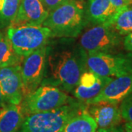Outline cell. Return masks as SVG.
Returning <instances> with one entry per match:
<instances>
[{"label": "cell", "mask_w": 132, "mask_h": 132, "mask_svg": "<svg viewBox=\"0 0 132 132\" xmlns=\"http://www.w3.org/2000/svg\"><path fill=\"white\" fill-rule=\"evenodd\" d=\"M83 0H68L51 11L42 26L50 29L52 38H76L87 24Z\"/></svg>", "instance_id": "7a4b0ae2"}, {"label": "cell", "mask_w": 132, "mask_h": 132, "mask_svg": "<svg viewBox=\"0 0 132 132\" xmlns=\"http://www.w3.org/2000/svg\"><path fill=\"white\" fill-rule=\"evenodd\" d=\"M95 132H125L124 128L121 126L109 128H98Z\"/></svg>", "instance_id": "cb8c5ba5"}, {"label": "cell", "mask_w": 132, "mask_h": 132, "mask_svg": "<svg viewBox=\"0 0 132 132\" xmlns=\"http://www.w3.org/2000/svg\"><path fill=\"white\" fill-rule=\"evenodd\" d=\"M1 34H2V32H0V35H1Z\"/></svg>", "instance_id": "4316f807"}, {"label": "cell", "mask_w": 132, "mask_h": 132, "mask_svg": "<svg viewBox=\"0 0 132 132\" xmlns=\"http://www.w3.org/2000/svg\"><path fill=\"white\" fill-rule=\"evenodd\" d=\"M24 117L21 104H7L0 109V132H19Z\"/></svg>", "instance_id": "9a60e30c"}, {"label": "cell", "mask_w": 132, "mask_h": 132, "mask_svg": "<svg viewBox=\"0 0 132 132\" xmlns=\"http://www.w3.org/2000/svg\"><path fill=\"white\" fill-rule=\"evenodd\" d=\"M6 104H7V103L5 101V98H4V96H3V94L2 93L1 88H0V109L2 108V107H4Z\"/></svg>", "instance_id": "484cf974"}, {"label": "cell", "mask_w": 132, "mask_h": 132, "mask_svg": "<svg viewBox=\"0 0 132 132\" xmlns=\"http://www.w3.org/2000/svg\"><path fill=\"white\" fill-rule=\"evenodd\" d=\"M109 25L122 36L132 32V6L123 7L116 10L114 14L107 22Z\"/></svg>", "instance_id": "2e32d148"}, {"label": "cell", "mask_w": 132, "mask_h": 132, "mask_svg": "<svg viewBox=\"0 0 132 132\" xmlns=\"http://www.w3.org/2000/svg\"><path fill=\"white\" fill-rule=\"evenodd\" d=\"M121 35L106 24L95 25L82 34L81 48L88 52L111 53L123 43Z\"/></svg>", "instance_id": "52a82bcc"}, {"label": "cell", "mask_w": 132, "mask_h": 132, "mask_svg": "<svg viewBox=\"0 0 132 132\" xmlns=\"http://www.w3.org/2000/svg\"><path fill=\"white\" fill-rule=\"evenodd\" d=\"M0 88L7 104H21L24 95L21 64L0 68Z\"/></svg>", "instance_id": "9c48e42d"}, {"label": "cell", "mask_w": 132, "mask_h": 132, "mask_svg": "<svg viewBox=\"0 0 132 132\" xmlns=\"http://www.w3.org/2000/svg\"><path fill=\"white\" fill-rule=\"evenodd\" d=\"M86 65L88 70L106 77H118L132 73V57L106 52H88Z\"/></svg>", "instance_id": "8992f818"}, {"label": "cell", "mask_w": 132, "mask_h": 132, "mask_svg": "<svg viewBox=\"0 0 132 132\" xmlns=\"http://www.w3.org/2000/svg\"><path fill=\"white\" fill-rule=\"evenodd\" d=\"M47 57L48 48L46 46L23 59L21 64V74L24 97L36 90L43 82Z\"/></svg>", "instance_id": "ba28073f"}, {"label": "cell", "mask_w": 132, "mask_h": 132, "mask_svg": "<svg viewBox=\"0 0 132 132\" xmlns=\"http://www.w3.org/2000/svg\"><path fill=\"white\" fill-rule=\"evenodd\" d=\"M48 12L40 0H21L17 15L10 26H42Z\"/></svg>", "instance_id": "4fadbf2b"}, {"label": "cell", "mask_w": 132, "mask_h": 132, "mask_svg": "<svg viewBox=\"0 0 132 132\" xmlns=\"http://www.w3.org/2000/svg\"><path fill=\"white\" fill-rule=\"evenodd\" d=\"M123 128L125 132H132V123L126 122L124 125Z\"/></svg>", "instance_id": "d4e9b609"}, {"label": "cell", "mask_w": 132, "mask_h": 132, "mask_svg": "<svg viewBox=\"0 0 132 132\" xmlns=\"http://www.w3.org/2000/svg\"><path fill=\"white\" fill-rule=\"evenodd\" d=\"M40 1L49 13L51 11L56 9L57 7H59L60 5L65 3L68 0H40Z\"/></svg>", "instance_id": "44dd1931"}, {"label": "cell", "mask_w": 132, "mask_h": 132, "mask_svg": "<svg viewBox=\"0 0 132 132\" xmlns=\"http://www.w3.org/2000/svg\"><path fill=\"white\" fill-rule=\"evenodd\" d=\"M120 109L123 119L126 122L132 123V93L120 103Z\"/></svg>", "instance_id": "ffe728a7"}, {"label": "cell", "mask_w": 132, "mask_h": 132, "mask_svg": "<svg viewBox=\"0 0 132 132\" xmlns=\"http://www.w3.org/2000/svg\"><path fill=\"white\" fill-rule=\"evenodd\" d=\"M86 57V52L81 48L48 54L47 63L54 83L52 85L66 92L73 91L81 73L87 69Z\"/></svg>", "instance_id": "6da1fadb"}, {"label": "cell", "mask_w": 132, "mask_h": 132, "mask_svg": "<svg viewBox=\"0 0 132 132\" xmlns=\"http://www.w3.org/2000/svg\"><path fill=\"white\" fill-rule=\"evenodd\" d=\"M97 129L95 121L85 110L71 118L62 132H95Z\"/></svg>", "instance_id": "e0dca14e"}, {"label": "cell", "mask_w": 132, "mask_h": 132, "mask_svg": "<svg viewBox=\"0 0 132 132\" xmlns=\"http://www.w3.org/2000/svg\"><path fill=\"white\" fill-rule=\"evenodd\" d=\"M6 36L16 54L24 58L46 46L52 33L44 26H10L7 28Z\"/></svg>", "instance_id": "277c9868"}, {"label": "cell", "mask_w": 132, "mask_h": 132, "mask_svg": "<svg viewBox=\"0 0 132 132\" xmlns=\"http://www.w3.org/2000/svg\"><path fill=\"white\" fill-rule=\"evenodd\" d=\"M131 6H132V5H131Z\"/></svg>", "instance_id": "83f0119b"}, {"label": "cell", "mask_w": 132, "mask_h": 132, "mask_svg": "<svg viewBox=\"0 0 132 132\" xmlns=\"http://www.w3.org/2000/svg\"><path fill=\"white\" fill-rule=\"evenodd\" d=\"M24 58L16 54L7 36L0 35V68L21 64Z\"/></svg>", "instance_id": "ac0fdd59"}, {"label": "cell", "mask_w": 132, "mask_h": 132, "mask_svg": "<svg viewBox=\"0 0 132 132\" xmlns=\"http://www.w3.org/2000/svg\"><path fill=\"white\" fill-rule=\"evenodd\" d=\"M21 0H0V29L10 27L17 15Z\"/></svg>", "instance_id": "d6986e66"}, {"label": "cell", "mask_w": 132, "mask_h": 132, "mask_svg": "<svg viewBox=\"0 0 132 132\" xmlns=\"http://www.w3.org/2000/svg\"><path fill=\"white\" fill-rule=\"evenodd\" d=\"M86 112L95 121L98 128L118 126L122 122L119 104L109 102H97L87 104Z\"/></svg>", "instance_id": "7c38bea8"}, {"label": "cell", "mask_w": 132, "mask_h": 132, "mask_svg": "<svg viewBox=\"0 0 132 132\" xmlns=\"http://www.w3.org/2000/svg\"><path fill=\"white\" fill-rule=\"evenodd\" d=\"M112 5L117 8H121L123 7L132 5V0H110Z\"/></svg>", "instance_id": "603a6c76"}, {"label": "cell", "mask_w": 132, "mask_h": 132, "mask_svg": "<svg viewBox=\"0 0 132 132\" xmlns=\"http://www.w3.org/2000/svg\"><path fill=\"white\" fill-rule=\"evenodd\" d=\"M86 107L85 102L73 99L57 109L26 115L19 132H62L71 118Z\"/></svg>", "instance_id": "3957f363"}, {"label": "cell", "mask_w": 132, "mask_h": 132, "mask_svg": "<svg viewBox=\"0 0 132 132\" xmlns=\"http://www.w3.org/2000/svg\"><path fill=\"white\" fill-rule=\"evenodd\" d=\"M131 93H132V73L112 79L96 97L85 104L104 101L119 104Z\"/></svg>", "instance_id": "30bf717a"}, {"label": "cell", "mask_w": 132, "mask_h": 132, "mask_svg": "<svg viewBox=\"0 0 132 132\" xmlns=\"http://www.w3.org/2000/svg\"><path fill=\"white\" fill-rule=\"evenodd\" d=\"M117 8L110 0H88L85 7L87 22L97 24L107 22L116 12Z\"/></svg>", "instance_id": "5bb4252c"}, {"label": "cell", "mask_w": 132, "mask_h": 132, "mask_svg": "<svg viewBox=\"0 0 132 132\" xmlns=\"http://www.w3.org/2000/svg\"><path fill=\"white\" fill-rule=\"evenodd\" d=\"M123 47L129 52L132 53V32L129 33L123 38Z\"/></svg>", "instance_id": "7402d4cb"}, {"label": "cell", "mask_w": 132, "mask_h": 132, "mask_svg": "<svg viewBox=\"0 0 132 132\" xmlns=\"http://www.w3.org/2000/svg\"><path fill=\"white\" fill-rule=\"evenodd\" d=\"M112 79L97 75L86 69L81 73L79 82L73 91L74 96L77 100L87 103L96 97Z\"/></svg>", "instance_id": "8fae6325"}, {"label": "cell", "mask_w": 132, "mask_h": 132, "mask_svg": "<svg viewBox=\"0 0 132 132\" xmlns=\"http://www.w3.org/2000/svg\"><path fill=\"white\" fill-rule=\"evenodd\" d=\"M73 99L65 91L54 85L42 84L31 93L24 96L21 105L26 116L60 107Z\"/></svg>", "instance_id": "5b68a950"}]
</instances>
